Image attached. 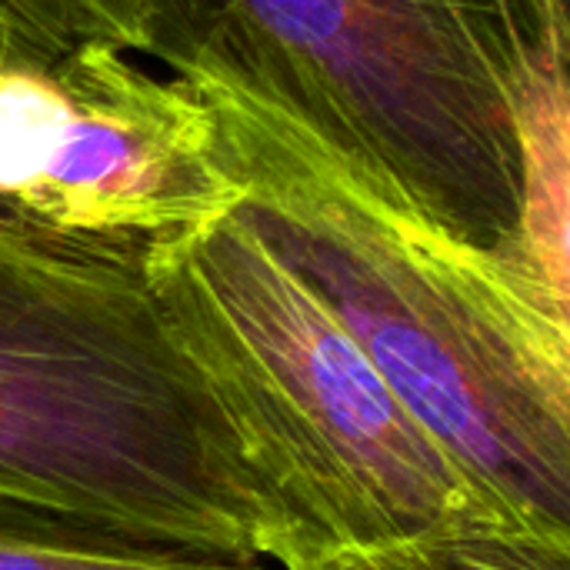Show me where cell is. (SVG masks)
Wrapping results in <instances>:
<instances>
[{
  "label": "cell",
  "mask_w": 570,
  "mask_h": 570,
  "mask_svg": "<svg viewBox=\"0 0 570 570\" xmlns=\"http://www.w3.org/2000/svg\"><path fill=\"white\" fill-rule=\"evenodd\" d=\"M167 60L214 114L240 214L431 434L511 511L570 544V307L230 30Z\"/></svg>",
  "instance_id": "obj_1"
},
{
  "label": "cell",
  "mask_w": 570,
  "mask_h": 570,
  "mask_svg": "<svg viewBox=\"0 0 570 570\" xmlns=\"http://www.w3.org/2000/svg\"><path fill=\"white\" fill-rule=\"evenodd\" d=\"M140 274L267 514L274 570H367L474 534L570 551L431 434L240 207Z\"/></svg>",
  "instance_id": "obj_2"
},
{
  "label": "cell",
  "mask_w": 570,
  "mask_h": 570,
  "mask_svg": "<svg viewBox=\"0 0 570 570\" xmlns=\"http://www.w3.org/2000/svg\"><path fill=\"white\" fill-rule=\"evenodd\" d=\"M0 488L104 534L274 570L137 261L0 214Z\"/></svg>",
  "instance_id": "obj_3"
},
{
  "label": "cell",
  "mask_w": 570,
  "mask_h": 570,
  "mask_svg": "<svg viewBox=\"0 0 570 570\" xmlns=\"http://www.w3.org/2000/svg\"><path fill=\"white\" fill-rule=\"evenodd\" d=\"M237 40L441 214L504 244L518 150L504 33L471 0H227Z\"/></svg>",
  "instance_id": "obj_4"
},
{
  "label": "cell",
  "mask_w": 570,
  "mask_h": 570,
  "mask_svg": "<svg viewBox=\"0 0 570 570\" xmlns=\"http://www.w3.org/2000/svg\"><path fill=\"white\" fill-rule=\"evenodd\" d=\"M240 204L214 114L180 77L100 37L0 60V214L140 264Z\"/></svg>",
  "instance_id": "obj_5"
},
{
  "label": "cell",
  "mask_w": 570,
  "mask_h": 570,
  "mask_svg": "<svg viewBox=\"0 0 570 570\" xmlns=\"http://www.w3.org/2000/svg\"><path fill=\"white\" fill-rule=\"evenodd\" d=\"M508 104L518 150V217L501 244L558 304L570 307L568 7L534 0V27L501 10Z\"/></svg>",
  "instance_id": "obj_6"
},
{
  "label": "cell",
  "mask_w": 570,
  "mask_h": 570,
  "mask_svg": "<svg viewBox=\"0 0 570 570\" xmlns=\"http://www.w3.org/2000/svg\"><path fill=\"white\" fill-rule=\"evenodd\" d=\"M0 570H267L197 551L137 544L57 518L0 488Z\"/></svg>",
  "instance_id": "obj_7"
},
{
  "label": "cell",
  "mask_w": 570,
  "mask_h": 570,
  "mask_svg": "<svg viewBox=\"0 0 570 570\" xmlns=\"http://www.w3.org/2000/svg\"><path fill=\"white\" fill-rule=\"evenodd\" d=\"M367 570H570V551L508 534H474L431 541Z\"/></svg>",
  "instance_id": "obj_8"
},
{
  "label": "cell",
  "mask_w": 570,
  "mask_h": 570,
  "mask_svg": "<svg viewBox=\"0 0 570 570\" xmlns=\"http://www.w3.org/2000/svg\"><path fill=\"white\" fill-rule=\"evenodd\" d=\"M67 27L83 37H100L117 47H147L154 40V3L150 0H53Z\"/></svg>",
  "instance_id": "obj_9"
}]
</instances>
